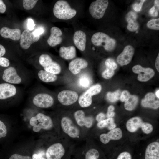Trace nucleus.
I'll list each match as a JSON object with an SVG mask.
<instances>
[{
  "mask_svg": "<svg viewBox=\"0 0 159 159\" xmlns=\"http://www.w3.org/2000/svg\"><path fill=\"white\" fill-rule=\"evenodd\" d=\"M53 14L57 18L62 20H68L74 17L77 11L72 9L66 1L60 0L55 4L53 9Z\"/></svg>",
  "mask_w": 159,
  "mask_h": 159,
  "instance_id": "obj_1",
  "label": "nucleus"
},
{
  "mask_svg": "<svg viewBox=\"0 0 159 159\" xmlns=\"http://www.w3.org/2000/svg\"><path fill=\"white\" fill-rule=\"evenodd\" d=\"M29 123L33 126V130L35 132H38L41 129L49 130L53 126V122L50 117L42 113H39L32 117Z\"/></svg>",
  "mask_w": 159,
  "mask_h": 159,
  "instance_id": "obj_2",
  "label": "nucleus"
},
{
  "mask_svg": "<svg viewBox=\"0 0 159 159\" xmlns=\"http://www.w3.org/2000/svg\"><path fill=\"white\" fill-rule=\"evenodd\" d=\"M91 41L92 43L97 46H102L108 51L113 50L116 44L115 40L107 34L102 32H97L92 36Z\"/></svg>",
  "mask_w": 159,
  "mask_h": 159,
  "instance_id": "obj_3",
  "label": "nucleus"
},
{
  "mask_svg": "<svg viewBox=\"0 0 159 159\" xmlns=\"http://www.w3.org/2000/svg\"><path fill=\"white\" fill-rule=\"evenodd\" d=\"M70 152H67L61 143H54L49 146L45 152L47 159H69Z\"/></svg>",
  "mask_w": 159,
  "mask_h": 159,
  "instance_id": "obj_4",
  "label": "nucleus"
},
{
  "mask_svg": "<svg viewBox=\"0 0 159 159\" xmlns=\"http://www.w3.org/2000/svg\"><path fill=\"white\" fill-rule=\"evenodd\" d=\"M13 66L8 67L3 71V80L7 83L13 85L22 84L25 82V74Z\"/></svg>",
  "mask_w": 159,
  "mask_h": 159,
  "instance_id": "obj_5",
  "label": "nucleus"
},
{
  "mask_svg": "<svg viewBox=\"0 0 159 159\" xmlns=\"http://www.w3.org/2000/svg\"><path fill=\"white\" fill-rule=\"evenodd\" d=\"M31 96L32 103L39 108H48L51 107L54 104L53 97L47 93L36 91Z\"/></svg>",
  "mask_w": 159,
  "mask_h": 159,
  "instance_id": "obj_6",
  "label": "nucleus"
},
{
  "mask_svg": "<svg viewBox=\"0 0 159 159\" xmlns=\"http://www.w3.org/2000/svg\"><path fill=\"white\" fill-rule=\"evenodd\" d=\"M126 127L127 130L131 132H135L141 128L143 132L148 134L151 133L153 129L151 124L143 122L142 119L138 117H133L128 120Z\"/></svg>",
  "mask_w": 159,
  "mask_h": 159,
  "instance_id": "obj_7",
  "label": "nucleus"
},
{
  "mask_svg": "<svg viewBox=\"0 0 159 159\" xmlns=\"http://www.w3.org/2000/svg\"><path fill=\"white\" fill-rule=\"evenodd\" d=\"M39 65L43 68L44 70L57 75L59 74L61 70L60 65L54 61L48 54H42L39 58Z\"/></svg>",
  "mask_w": 159,
  "mask_h": 159,
  "instance_id": "obj_8",
  "label": "nucleus"
},
{
  "mask_svg": "<svg viewBox=\"0 0 159 159\" xmlns=\"http://www.w3.org/2000/svg\"><path fill=\"white\" fill-rule=\"evenodd\" d=\"M109 4L107 0H97L92 2L89 7V11L92 16L100 19L104 16Z\"/></svg>",
  "mask_w": 159,
  "mask_h": 159,
  "instance_id": "obj_9",
  "label": "nucleus"
},
{
  "mask_svg": "<svg viewBox=\"0 0 159 159\" xmlns=\"http://www.w3.org/2000/svg\"><path fill=\"white\" fill-rule=\"evenodd\" d=\"M61 125L64 132L70 137L75 138L79 136L80 135L79 130L69 117H63L61 120Z\"/></svg>",
  "mask_w": 159,
  "mask_h": 159,
  "instance_id": "obj_10",
  "label": "nucleus"
},
{
  "mask_svg": "<svg viewBox=\"0 0 159 159\" xmlns=\"http://www.w3.org/2000/svg\"><path fill=\"white\" fill-rule=\"evenodd\" d=\"M19 92L14 85L7 82L0 84V100L13 98L18 96Z\"/></svg>",
  "mask_w": 159,
  "mask_h": 159,
  "instance_id": "obj_11",
  "label": "nucleus"
},
{
  "mask_svg": "<svg viewBox=\"0 0 159 159\" xmlns=\"http://www.w3.org/2000/svg\"><path fill=\"white\" fill-rule=\"evenodd\" d=\"M78 95L75 91L71 90H64L58 94L57 99L62 105L68 106L75 102L78 99Z\"/></svg>",
  "mask_w": 159,
  "mask_h": 159,
  "instance_id": "obj_12",
  "label": "nucleus"
},
{
  "mask_svg": "<svg viewBox=\"0 0 159 159\" xmlns=\"http://www.w3.org/2000/svg\"><path fill=\"white\" fill-rule=\"evenodd\" d=\"M133 72L138 74V80L141 82H146L152 78L154 75V70L150 68H144L139 65L134 66L132 68Z\"/></svg>",
  "mask_w": 159,
  "mask_h": 159,
  "instance_id": "obj_13",
  "label": "nucleus"
},
{
  "mask_svg": "<svg viewBox=\"0 0 159 159\" xmlns=\"http://www.w3.org/2000/svg\"><path fill=\"white\" fill-rule=\"evenodd\" d=\"M40 37V36H34L32 32H31L27 29L23 31L21 36L20 46L24 49H28L32 43L38 41Z\"/></svg>",
  "mask_w": 159,
  "mask_h": 159,
  "instance_id": "obj_14",
  "label": "nucleus"
},
{
  "mask_svg": "<svg viewBox=\"0 0 159 159\" xmlns=\"http://www.w3.org/2000/svg\"><path fill=\"white\" fill-rule=\"evenodd\" d=\"M134 53V49L131 45L126 46L117 56V61L120 66L126 65L131 61Z\"/></svg>",
  "mask_w": 159,
  "mask_h": 159,
  "instance_id": "obj_15",
  "label": "nucleus"
},
{
  "mask_svg": "<svg viewBox=\"0 0 159 159\" xmlns=\"http://www.w3.org/2000/svg\"><path fill=\"white\" fill-rule=\"evenodd\" d=\"M74 117L77 124L80 126H85L86 128H90L93 122V119L91 117H86L84 112L79 110L76 111Z\"/></svg>",
  "mask_w": 159,
  "mask_h": 159,
  "instance_id": "obj_16",
  "label": "nucleus"
},
{
  "mask_svg": "<svg viewBox=\"0 0 159 159\" xmlns=\"http://www.w3.org/2000/svg\"><path fill=\"white\" fill-rule=\"evenodd\" d=\"M122 136L121 129L119 128H115L107 133L101 134L100 136V141L103 143L106 144L110 140H117L120 139Z\"/></svg>",
  "mask_w": 159,
  "mask_h": 159,
  "instance_id": "obj_17",
  "label": "nucleus"
},
{
  "mask_svg": "<svg viewBox=\"0 0 159 159\" xmlns=\"http://www.w3.org/2000/svg\"><path fill=\"white\" fill-rule=\"evenodd\" d=\"M87 62L82 58H78L72 61L69 64L68 68L71 72L74 75L78 74L82 69L86 68Z\"/></svg>",
  "mask_w": 159,
  "mask_h": 159,
  "instance_id": "obj_18",
  "label": "nucleus"
},
{
  "mask_svg": "<svg viewBox=\"0 0 159 159\" xmlns=\"http://www.w3.org/2000/svg\"><path fill=\"white\" fill-rule=\"evenodd\" d=\"M62 34V31L59 28L56 26L52 27L50 36L47 40L48 45L51 47H54L59 44L62 41L61 37Z\"/></svg>",
  "mask_w": 159,
  "mask_h": 159,
  "instance_id": "obj_19",
  "label": "nucleus"
},
{
  "mask_svg": "<svg viewBox=\"0 0 159 159\" xmlns=\"http://www.w3.org/2000/svg\"><path fill=\"white\" fill-rule=\"evenodd\" d=\"M0 34L4 38H10L14 41L19 40L21 35V31L19 29H11L6 27L1 29Z\"/></svg>",
  "mask_w": 159,
  "mask_h": 159,
  "instance_id": "obj_20",
  "label": "nucleus"
},
{
  "mask_svg": "<svg viewBox=\"0 0 159 159\" xmlns=\"http://www.w3.org/2000/svg\"><path fill=\"white\" fill-rule=\"evenodd\" d=\"M73 40L77 47L81 51H84L86 48V36L83 31L78 30L74 33Z\"/></svg>",
  "mask_w": 159,
  "mask_h": 159,
  "instance_id": "obj_21",
  "label": "nucleus"
},
{
  "mask_svg": "<svg viewBox=\"0 0 159 159\" xmlns=\"http://www.w3.org/2000/svg\"><path fill=\"white\" fill-rule=\"evenodd\" d=\"M145 159H159V143L153 142L147 147Z\"/></svg>",
  "mask_w": 159,
  "mask_h": 159,
  "instance_id": "obj_22",
  "label": "nucleus"
},
{
  "mask_svg": "<svg viewBox=\"0 0 159 159\" xmlns=\"http://www.w3.org/2000/svg\"><path fill=\"white\" fill-rule=\"evenodd\" d=\"M100 156L99 151L96 149L92 148L76 153L75 159H99Z\"/></svg>",
  "mask_w": 159,
  "mask_h": 159,
  "instance_id": "obj_23",
  "label": "nucleus"
},
{
  "mask_svg": "<svg viewBox=\"0 0 159 159\" xmlns=\"http://www.w3.org/2000/svg\"><path fill=\"white\" fill-rule=\"evenodd\" d=\"M125 18L128 23L127 26V29L131 32H134L137 30L139 25L136 20V14L133 11H130L127 14Z\"/></svg>",
  "mask_w": 159,
  "mask_h": 159,
  "instance_id": "obj_24",
  "label": "nucleus"
},
{
  "mask_svg": "<svg viewBox=\"0 0 159 159\" xmlns=\"http://www.w3.org/2000/svg\"><path fill=\"white\" fill-rule=\"evenodd\" d=\"M76 50L74 46L67 47H61L59 50L60 56L66 60L72 59L75 57L76 55Z\"/></svg>",
  "mask_w": 159,
  "mask_h": 159,
  "instance_id": "obj_25",
  "label": "nucleus"
},
{
  "mask_svg": "<svg viewBox=\"0 0 159 159\" xmlns=\"http://www.w3.org/2000/svg\"><path fill=\"white\" fill-rule=\"evenodd\" d=\"M37 76L41 81L47 83L54 82L57 79V75L42 69L37 72Z\"/></svg>",
  "mask_w": 159,
  "mask_h": 159,
  "instance_id": "obj_26",
  "label": "nucleus"
},
{
  "mask_svg": "<svg viewBox=\"0 0 159 159\" xmlns=\"http://www.w3.org/2000/svg\"><path fill=\"white\" fill-rule=\"evenodd\" d=\"M92 96L86 91L82 94L78 98V102L82 107H87L91 104Z\"/></svg>",
  "mask_w": 159,
  "mask_h": 159,
  "instance_id": "obj_27",
  "label": "nucleus"
},
{
  "mask_svg": "<svg viewBox=\"0 0 159 159\" xmlns=\"http://www.w3.org/2000/svg\"><path fill=\"white\" fill-rule=\"evenodd\" d=\"M138 101V98L135 95H130L129 98L125 101L124 107L128 111L133 110L136 107Z\"/></svg>",
  "mask_w": 159,
  "mask_h": 159,
  "instance_id": "obj_28",
  "label": "nucleus"
},
{
  "mask_svg": "<svg viewBox=\"0 0 159 159\" xmlns=\"http://www.w3.org/2000/svg\"><path fill=\"white\" fill-rule=\"evenodd\" d=\"M97 127L101 128L105 127L109 130H112L115 128L116 125L114 122L112 118H107L99 122L97 124Z\"/></svg>",
  "mask_w": 159,
  "mask_h": 159,
  "instance_id": "obj_29",
  "label": "nucleus"
},
{
  "mask_svg": "<svg viewBox=\"0 0 159 159\" xmlns=\"http://www.w3.org/2000/svg\"><path fill=\"white\" fill-rule=\"evenodd\" d=\"M141 105L145 107H148L154 109H156L159 107V101L158 100H146L143 99Z\"/></svg>",
  "mask_w": 159,
  "mask_h": 159,
  "instance_id": "obj_30",
  "label": "nucleus"
},
{
  "mask_svg": "<svg viewBox=\"0 0 159 159\" xmlns=\"http://www.w3.org/2000/svg\"><path fill=\"white\" fill-rule=\"evenodd\" d=\"M91 82L90 77L86 75L82 76L78 80L80 86L84 88L88 87L91 85Z\"/></svg>",
  "mask_w": 159,
  "mask_h": 159,
  "instance_id": "obj_31",
  "label": "nucleus"
},
{
  "mask_svg": "<svg viewBox=\"0 0 159 159\" xmlns=\"http://www.w3.org/2000/svg\"><path fill=\"white\" fill-rule=\"evenodd\" d=\"M121 93L119 90L113 92H108L107 94V98L110 102H115L120 99Z\"/></svg>",
  "mask_w": 159,
  "mask_h": 159,
  "instance_id": "obj_32",
  "label": "nucleus"
},
{
  "mask_svg": "<svg viewBox=\"0 0 159 159\" xmlns=\"http://www.w3.org/2000/svg\"><path fill=\"white\" fill-rule=\"evenodd\" d=\"M147 26L150 29L159 30V18L153 19L148 22Z\"/></svg>",
  "mask_w": 159,
  "mask_h": 159,
  "instance_id": "obj_33",
  "label": "nucleus"
},
{
  "mask_svg": "<svg viewBox=\"0 0 159 159\" xmlns=\"http://www.w3.org/2000/svg\"><path fill=\"white\" fill-rule=\"evenodd\" d=\"M159 9V0H155L154 1L153 6L150 9L149 13L152 16L155 17L158 16Z\"/></svg>",
  "mask_w": 159,
  "mask_h": 159,
  "instance_id": "obj_34",
  "label": "nucleus"
},
{
  "mask_svg": "<svg viewBox=\"0 0 159 159\" xmlns=\"http://www.w3.org/2000/svg\"><path fill=\"white\" fill-rule=\"evenodd\" d=\"M102 87L99 84H97L90 87L86 91L92 96L99 93L101 91Z\"/></svg>",
  "mask_w": 159,
  "mask_h": 159,
  "instance_id": "obj_35",
  "label": "nucleus"
},
{
  "mask_svg": "<svg viewBox=\"0 0 159 159\" xmlns=\"http://www.w3.org/2000/svg\"><path fill=\"white\" fill-rule=\"evenodd\" d=\"M38 1L37 0H23V7L26 10H30L34 7Z\"/></svg>",
  "mask_w": 159,
  "mask_h": 159,
  "instance_id": "obj_36",
  "label": "nucleus"
},
{
  "mask_svg": "<svg viewBox=\"0 0 159 159\" xmlns=\"http://www.w3.org/2000/svg\"><path fill=\"white\" fill-rule=\"evenodd\" d=\"M105 65L106 68L114 70L117 67V65L116 63L112 59L108 58L105 61Z\"/></svg>",
  "mask_w": 159,
  "mask_h": 159,
  "instance_id": "obj_37",
  "label": "nucleus"
},
{
  "mask_svg": "<svg viewBox=\"0 0 159 159\" xmlns=\"http://www.w3.org/2000/svg\"><path fill=\"white\" fill-rule=\"evenodd\" d=\"M114 74V70L106 68L102 72V76L104 78L109 79L111 78Z\"/></svg>",
  "mask_w": 159,
  "mask_h": 159,
  "instance_id": "obj_38",
  "label": "nucleus"
},
{
  "mask_svg": "<svg viewBox=\"0 0 159 159\" xmlns=\"http://www.w3.org/2000/svg\"><path fill=\"white\" fill-rule=\"evenodd\" d=\"M7 134V130L6 126L0 120V139L6 137Z\"/></svg>",
  "mask_w": 159,
  "mask_h": 159,
  "instance_id": "obj_39",
  "label": "nucleus"
},
{
  "mask_svg": "<svg viewBox=\"0 0 159 159\" xmlns=\"http://www.w3.org/2000/svg\"><path fill=\"white\" fill-rule=\"evenodd\" d=\"M117 159H132V157L129 153L125 151L120 153Z\"/></svg>",
  "mask_w": 159,
  "mask_h": 159,
  "instance_id": "obj_40",
  "label": "nucleus"
},
{
  "mask_svg": "<svg viewBox=\"0 0 159 159\" xmlns=\"http://www.w3.org/2000/svg\"><path fill=\"white\" fill-rule=\"evenodd\" d=\"M10 64L9 60L6 58L0 57V66L4 67H8Z\"/></svg>",
  "mask_w": 159,
  "mask_h": 159,
  "instance_id": "obj_41",
  "label": "nucleus"
},
{
  "mask_svg": "<svg viewBox=\"0 0 159 159\" xmlns=\"http://www.w3.org/2000/svg\"><path fill=\"white\" fill-rule=\"evenodd\" d=\"M32 159H47L45 155V153L41 151L37 154L34 153L32 156Z\"/></svg>",
  "mask_w": 159,
  "mask_h": 159,
  "instance_id": "obj_42",
  "label": "nucleus"
},
{
  "mask_svg": "<svg viewBox=\"0 0 159 159\" xmlns=\"http://www.w3.org/2000/svg\"><path fill=\"white\" fill-rule=\"evenodd\" d=\"M9 159H32L30 156H23L18 154H15L12 155Z\"/></svg>",
  "mask_w": 159,
  "mask_h": 159,
  "instance_id": "obj_43",
  "label": "nucleus"
},
{
  "mask_svg": "<svg viewBox=\"0 0 159 159\" xmlns=\"http://www.w3.org/2000/svg\"><path fill=\"white\" fill-rule=\"evenodd\" d=\"M145 1V0H140L139 4L135 3L132 6L134 10L136 11H140L141 10L143 4Z\"/></svg>",
  "mask_w": 159,
  "mask_h": 159,
  "instance_id": "obj_44",
  "label": "nucleus"
},
{
  "mask_svg": "<svg viewBox=\"0 0 159 159\" xmlns=\"http://www.w3.org/2000/svg\"><path fill=\"white\" fill-rule=\"evenodd\" d=\"M130 95L128 91L124 90L121 93L120 100L122 102H125L130 97Z\"/></svg>",
  "mask_w": 159,
  "mask_h": 159,
  "instance_id": "obj_45",
  "label": "nucleus"
},
{
  "mask_svg": "<svg viewBox=\"0 0 159 159\" xmlns=\"http://www.w3.org/2000/svg\"><path fill=\"white\" fill-rule=\"evenodd\" d=\"M35 26V24L34 23L33 20L31 18H29L27 20V28L29 31L33 30L34 27Z\"/></svg>",
  "mask_w": 159,
  "mask_h": 159,
  "instance_id": "obj_46",
  "label": "nucleus"
},
{
  "mask_svg": "<svg viewBox=\"0 0 159 159\" xmlns=\"http://www.w3.org/2000/svg\"><path fill=\"white\" fill-rule=\"evenodd\" d=\"M44 32V30L42 28H39L35 29L32 32L34 35L35 36H39L40 35L42 34Z\"/></svg>",
  "mask_w": 159,
  "mask_h": 159,
  "instance_id": "obj_47",
  "label": "nucleus"
},
{
  "mask_svg": "<svg viewBox=\"0 0 159 159\" xmlns=\"http://www.w3.org/2000/svg\"><path fill=\"white\" fill-rule=\"evenodd\" d=\"M155 95L152 93H149L147 94L145 97L144 99L146 100H155Z\"/></svg>",
  "mask_w": 159,
  "mask_h": 159,
  "instance_id": "obj_48",
  "label": "nucleus"
},
{
  "mask_svg": "<svg viewBox=\"0 0 159 159\" xmlns=\"http://www.w3.org/2000/svg\"><path fill=\"white\" fill-rule=\"evenodd\" d=\"M105 115L103 113H101L97 115L96 117V120L99 122L105 120Z\"/></svg>",
  "mask_w": 159,
  "mask_h": 159,
  "instance_id": "obj_49",
  "label": "nucleus"
},
{
  "mask_svg": "<svg viewBox=\"0 0 159 159\" xmlns=\"http://www.w3.org/2000/svg\"><path fill=\"white\" fill-rule=\"evenodd\" d=\"M6 10V6L2 0H0V13H4Z\"/></svg>",
  "mask_w": 159,
  "mask_h": 159,
  "instance_id": "obj_50",
  "label": "nucleus"
},
{
  "mask_svg": "<svg viewBox=\"0 0 159 159\" xmlns=\"http://www.w3.org/2000/svg\"><path fill=\"white\" fill-rule=\"evenodd\" d=\"M6 49L4 47L0 44V57L4 55L6 53Z\"/></svg>",
  "mask_w": 159,
  "mask_h": 159,
  "instance_id": "obj_51",
  "label": "nucleus"
},
{
  "mask_svg": "<svg viewBox=\"0 0 159 159\" xmlns=\"http://www.w3.org/2000/svg\"><path fill=\"white\" fill-rule=\"evenodd\" d=\"M155 66L157 71L159 72V54L157 56L155 62Z\"/></svg>",
  "mask_w": 159,
  "mask_h": 159,
  "instance_id": "obj_52",
  "label": "nucleus"
},
{
  "mask_svg": "<svg viewBox=\"0 0 159 159\" xmlns=\"http://www.w3.org/2000/svg\"><path fill=\"white\" fill-rule=\"evenodd\" d=\"M115 113L113 111L107 112L106 115V117L107 118H112L114 116Z\"/></svg>",
  "mask_w": 159,
  "mask_h": 159,
  "instance_id": "obj_53",
  "label": "nucleus"
},
{
  "mask_svg": "<svg viewBox=\"0 0 159 159\" xmlns=\"http://www.w3.org/2000/svg\"><path fill=\"white\" fill-rule=\"evenodd\" d=\"M114 110V107L112 105H110V106L107 109V112H112Z\"/></svg>",
  "mask_w": 159,
  "mask_h": 159,
  "instance_id": "obj_54",
  "label": "nucleus"
},
{
  "mask_svg": "<svg viewBox=\"0 0 159 159\" xmlns=\"http://www.w3.org/2000/svg\"><path fill=\"white\" fill-rule=\"evenodd\" d=\"M155 95L157 98H159V90H158L155 92Z\"/></svg>",
  "mask_w": 159,
  "mask_h": 159,
  "instance_id": "obj_55",
  "label": "nucleus"
}]
</instances>
